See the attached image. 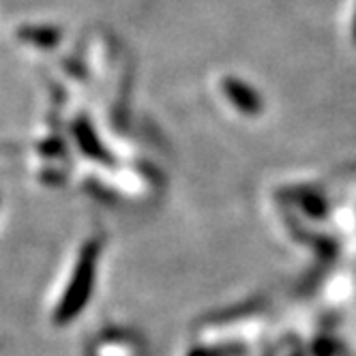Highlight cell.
Instances as JSON below:
<instances>
[{
	"instance_id": "cell-3",
	"label": "cell",
	"mask_w": 356,
	"mask_h": 356,
	"mask_svg": "<svg viewBox=\"0 0 356 356\" xmlns=\"http://www.w3.org/2000/svg\"><path fill=\"white\" fill-rule=\"evenodd\" d=\"M352 37H354V43H356V15H354V26H352Z\"/></svg>"
},
{
	"instance_id": "cell-2",
	"label": "cell",
	"mask_w": 356,
	"mask_h": 356,
	"mask_svg": "<svg viewBox=\"0 0 356 356\" xmlns=\"http://www.w3.org/2000/svg\"><path fill=\"white\" fill-rule=\"evenodd\" d=\"M225 95L232 101L234 108H238L245 114H260L262 112V99L256 90H251L247 84L238 80L225 82Z\"/></svg>"
},
{
	"instance_id": "cell-1",
	"label": "cell",
	"mask_w": 356,
	"mask_h": 356,
	"mask_svg": "<svg viewBox=\"0 0 356 356\" xmlns=\"http://www.w3.org/2000/svg\"><path fill=\"white\" fill-rule=\"evenodd\" d=\"M95 260H97V245H88L78 262V268L73 273V282L69 288V294L65 296V302L60 312L63 314H73V309L88 296L90 284H92V275H95Z\"/></svg>"
}]
</instances>
